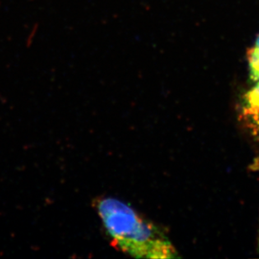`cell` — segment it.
Instances as JSON below:
<instances>
[{
  "label": "cell",
  "instance_id": "cell-2",
  "mask_svg": "<svg viewBox=\"0 0 259 259\" xmlns=\"http://www.w3.org/2000/svg\"><path fill=\"white\" fill-rule=\"evenodd\" d=\"M259 116V81L250 90L247 91L243 98L240 117L241 120Z\"/></svg>",
  "mask_w": 259,
  "mask_h": 259
},
{
  "label": "cell",
  "instance_id": "cell-4",
  "mask_svg": "<svg viewBox=\"0 0 259 259\" xmlns=\"http://www.w3.org/2000/svg\"><path fill=\"white\" fill-rule=\"evenodd\" d=\"M242 122L249 131L250 134L259 141V116L242 120Z\"/></svg>",
  "mask_w": 259,
  "mask_h": 259
},
{
  "label": "cell",
  "instance_id": "cell-3",
  "mask_svg": "<svg viewBox=\"0 0 259 259\" xmlns=\"http://www.w3.org/2000/svg\"><path fill=\"white\" fill-rule=\"evenodd\" d=\"M247 62L249 68L250 78L252 81H259V49L251 47L247 52Z\"/></svg>",
  "mask_w": 259,
  "mask_h": 259
},
{
  "label": "cell",
  "instance_id": "cell-1",
  "mask_svg": "<svg viewBox=\"0 0 259 259\" xmlns=\"http://www.w3.org/2000/svg\"><path fill=\"white\" fill-rule=\"evenodd\" d=\"M94 205L117 249L136 258L179 257L169 238L127 203L113 197H103L98 199Z\"/></svg>",
  "mask_w": 259,
  "mask_h": 259
},
{
  "label": "cell",
  "instance_id": "cell-5",
  "mask_svg": "<svg viewBox=\"0 0 259 259\" xmlns=\"http://www.w3.org/2000/svg\"><path fill=\"white\" fill-rule=\"evenodd\" d=\"M254 47H257L259 49V34L258 36L257 37V39H256V41H255Z\"/></svg>",
  "mask_w": 259,
  "mask_h": 259
}]
</instances>
